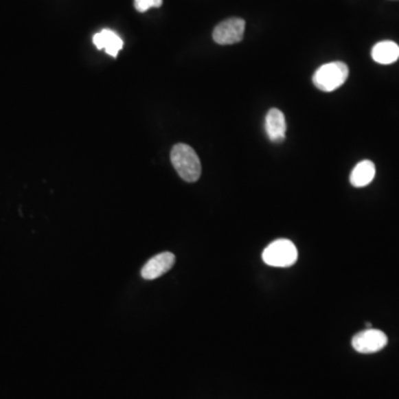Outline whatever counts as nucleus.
I'll return each instance as SVG.
<instances>
[{
	"instance_id": "obj_1",
	"label": "nucleus",
	"mask_w": 399,
	"mask_h": 399,
	"mask_svg": "<svg viewBox=\"0 0 399 399\" xmlns=\"http://www.w3.org/2000/svg\"><path fill=\"white\" fill-rule=\"evenodd\" d=\"M171 162L184 181L196 182L201 176L202 167L198 155L187 144H179L171 151Z\"/></svg>"
},
{
	"instance_id": "obj_2",
	"label": "nucleus",
	"mask_w": 399,
	"mask_h": 399,
	"mask_svg": "<svg viewBox=\"0 0 399 399\" xmlns=\"http://www.w3.org/2000/svg\"><path fill=\"white\" fill-rule=\"evenodd\" d=\"M348 67L342 61H334L319 67L313 77L316 88L324 92H332L339 89V87L347 80Z\"/></svg>"
},
{
	"instance_id": "obj_3",
	"label": "nucleus",
	"mask_w": 399,
	"mask_h": 399,
	"mask_svg": "<svg viewBox=\"0 0 399 399\" xmlns=\"http://www.w3.org/2000/svg\"><path fill=\"white\" fill-rule=\"evenodd\" d=\"M265 264L274 267H288L297 261V250L293 242L286 238H280L272 242L263 252Z\"/></svg>"
},
{
	"instance_id": "obj_4",
	"label": "nucleus",
	"mask_w": 399,
	"mask_h": 399,
	"mask_svg": "<svg viewBox=\"0 0 399 399\" xmlns=\"http://www.w3.org/2000/svg\"><path fill=\"white\" fill-rule=\"evenodd\" d=\"M245 21L241 18H230L218 23L213 32V39L218 45H233L243 39Z\"/></svg>"
},
{
	"instance_id": "obj_5",
	"label": "nucleus",
	"mask_w": 399,
	"mask_h": 399,
	"mask_svg": "<svg viewBox=\"0 0 399 399\" xmlns=\"http://www.w3.org/2000/svg\"><path fill=\"white\" fill-rule=\"evenodd\" d=\"M388 339L382 330L368 328L353 337L352 345L358 353L372 354L382 350L387 345Z\"/></svg>"
},
{
	"instance_id": "obj_6",
	"label": "nucleus",
	"mask_w": 399,
	"mask_h": 399,
	"mask_svg": "<svg viewBox=\"0 0 399 399\" xmlns=\"http://www.w3.org/2000/svg\"><path fill=\"white\" fill-rule=\"evenodd\" d=\"M175 263V256L173 253L163 252L153 256L148 261L141 271V275L146 280H155L169 272Z\"/></svg>"
},
{
	"instance_id": "obj_7",
	"label": "nucleus",
	"mask_w": 399,
	"mask_h": 399,
	"mask_svg": "<svg viewBox=\"0 0 399 399\" xmlns=\"http://www.w3.org/2000/svg\"><path fill=\"white\" fill-rule=\"evenodd\" d=\"M266 135L272 142H280L285 139L286 121L284 113L279 109H271L265 118Z\"/></svg>"
},
{
	"instance_id": "obj_8",
	"label": "nucleus",
	"mask_w": 399,
	"mask_h": 399,
	"mask_svg": "<svg viewBox=\"0 0 399 399\" xmlns=\"http://www.w3.org/2000/svg\"><path fill=\"white\" fill-rule=\"evenodd\" d=\"M93 43L98 49L106 50L108 55L117 57L119 52L124 48V41L118 34H115L110 29H104L93 36Z\"/></svg>"
},
{
	"instance_id": "obj_9",
	"label": "nucleus",
	"mask_w": 399,
	"mask_h": 399,
	"mask_svg": "<svg viewBox=\"0 0 399 399\" xmlns=\"http://www.w3.org/2000/svg\"><path fill=\"white\" fill-rule=\"evenodd\" d=\"M372 58L380 65H391L399 59V46L394 41H380L372 49Z\"/></svg>"
},
{
	"instance_id": "obj_10",
	"label": "nucleus",
	"mask_w": 399,
	"mask_h": 399,
	"mask_svg": "<svg viewBox=\"0 0 399 399\" xmlns=\"http://www.w3.org/2000/svg\"><path fill=\"white\" fill-rule=\"evenodd\" d=\"M375 174V164L369 160H364L359 162L350 173V183L355 187H366L373 181Z\"/></svg>"
},
{
	"instance_id": "obj_11",
	"label": "nucleus",
	"mask_w": 399,
	"mask_h": 399,
	"mask_svg": "<svg viewBox=\"0 0 399 399\" xmlns=\"http://www.w3.org/2000/svg\"><path fill=\"white\" fill-rule=\"evenodd\" d=\"M162 3L163 0H135V7L139 12H146L152 7H161Z\"/></svg>"
}]
</instances>
